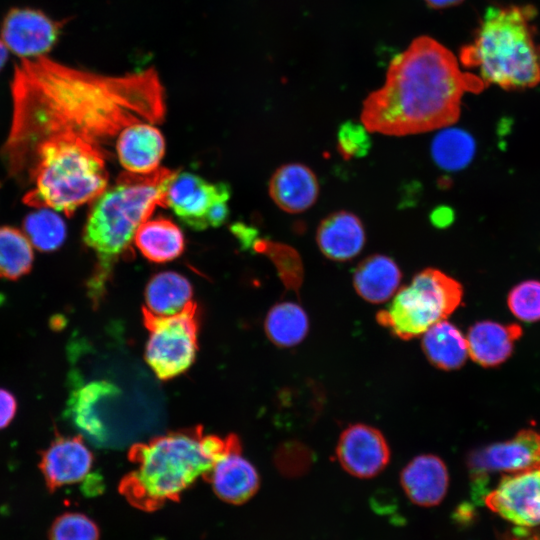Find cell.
<instances>
[{"mask_svg": "<svg viewBox=\"0 0 540 540\" xmlns=\"http://www.w3.org/2000/svg\"><path fill=\"white\" fill-rule=\"evenodd\" d=\"M400 483L406 496L423 507L438 505L445 497L449 474L445 463L436 455L413 458L401 471Z\"/></svg>", "mask_w": 540, "mask_h": 540, "instance_id": "16", "label": "cell"}, {"mask_svg": "<svg viewBox=\"0 0 540 540\" xmlns=\"http://www.w3.org/2000/svg\"><path fill=\"white\" fill-rule=\"evenodd\" d=\"M8 58V48L6 47L3 40L0 38V71L4 67Z\"/></svg>", "mask_w": 540, "mask_h": 540, "instance_id": "37", "label": "cell"}, {"mask_svg": "<svg viewBox=\"0 0 540 540\" xmlns=\"http://www.w3.org/2000/svg\"><path fill=\"white\" fill-rule=\"evenodd\" d=\"M144 325L149 331L145 360L162 380L185 372L197 353L198 307L193 301L182 312L156 316L142 309Z\"/></svg>", "mask_w": 540, "mask_h": 540, "instance_id": "8", "label": "cell"}, {"mask_svg": "<svg viewBox=\"0 0 540 540\" xmlns=\"http://www.w3.org/2000/svg\"><path fill=\"white\" fill-rule=\"evenodd\" d=\"M485 87L479 76L460 69L449 49L420 36L391 61L383 86L366 97L361 123L390 136L445 128L458 120L463 95Z\"/></svg>", "mask_w": 540, "mask_h": 540, "instance_id": "2", "label": "cell"}, {"mask_svg": "<svg viewBox=\"0 0 540 540\" xmlns=\"http://www.w3.org/2000/svg\"><path fill=\"white\" fill-rule=\"evenodd\" d=\"M255 248L267 253L272 259L284 285L298 292L302 283L303 270L297 253L287 246L267 241H258Z\"/></svg>", "mask_w": 540, "mask_h": 540, "instance_id": "31", "label": "cell"}, {"mask_svg": "<svg viewBox=\"0 0 540 540\" xmlns=\"http://www.w3.org/2000/svg\"><path fill=\"white\" fill-rule=\"evenodd\" d=\"M422 349L430 363L442 370L459 369L468 357L466 338L445 320L423 333Z\"/></svg>", "mask_w": 540, "mask_h": 540, "instance_id": "25", "label": "cell"}, {"mask_svg": "<svg viewBox=\"0 0 540 540\" xmlns=\"http://www.w3.org/2000/svg\"><path fill=\"white\" fill-rule=\"evenodd\" d=\"M520 325L501 324L485 320L470 327L467 336L468 355L483 367H495L512 354L515 342L521 337Z\"/></svg>", "mask_w": 540, "mask_h": 540, "instance_id": "20", "label": "cell"}, {"mask_svg": "<svg viewBox=\"0 0 540 540\" xmlns=\"http://www.w3.org/2000/svg\"><path fill=\"white\" fill-rule=\"evenodd\" d=\"M426 4L434 9H443L456 6L464 0H424Z\"/></svg>", "mask_w": 540, "mask_h": 540, "instance_id": "36", "label": "cell"}, {"mask_svg": "<svg viewBox=\"0 0 540 540\" xmlns=\"http://www.w3.org/2000/svg\"><path fill=\"white\" fill-rule=\"evenodd\" d=\"M62 23L40 10L13 8L1 26V39L8 50L22 59L44 56L56 44Z\"/></svg>", "mask_w": 540, "mask_h": 540, "instance_id": "12", "label": "cell"}, {"mask_svg": "<svg viewBox=\"0 0 540 540\" xmlns=\"http://www.w3.org/2000/svg\"><path fill=\"white\" fill-rule=\"evenodd\" d=\"M309 321L301 306L293 302L274 305L265 319V331L277 346L292 347L299 344L307 335Z\"/></svg>", "mask_w": 540, "mask_h": 540, "instance_id": "26", "label": "cell"}, {"mask_svg": "<svg viewBox=\"0 0 540 540\" xmlns=\"http://www.w3.org/2000/svg\"><path fill=\"white\" fill-rule=\"evenodd\" d=\"M227 183H210L202 177L178 171L169 181L165 193V208H170L179 220L194 230L207 227V216L211 208L222 199H229Z\"/></svg>", "mask_w": 540, "mask_h": 540, "instance_id": "11", "label": "cell"}, {"mask_svg": "<svg viewBox=\"0 0 540 540\" xmlns=\"http://www.w3.org/2000/svg\"><path fill=\"white\" fill-rule=\"evenodd\" d=\"M475 141L460 128H442L431 142V155L435 164L446 171L465 168L475 154Z\"/></svg>", "mask_w": 540, "mask_h": 540, "instance_id": "27", "label": "cell"}, {"mask_svg": "<svg viewBox=\"0 0 540 540\" xmlns=\"http://www.w3.org/2000/svg\"><path fill=\"white\" fill-rule=\"evenodd\" d=\"M226 447L227 437L204 435L201 426L134 444L128 458L137 468L121 480L119 491L140 509H158L168 500H178L185 489L211 469Z\"/></svg>", "mask_w": 540, "mask_h": 540, "instance_id": "4", "label": "cell"}, {"mask_svg": "<svg viewBox=\"0 0 540 540\" xmlns=\"http://www.w3.org/2000/svg\"><path fill=\"white\" fill-rule=\"evenodd\" d=\"M369 133L362 123H343L337 132V150L340 155L345 160L366 156L372 144Z\"/></svg>", "mask_w": 540, "mask_h": 540, "instance_id": "33", "label": "cell"}, {"mask_svg": "<svg viewBox=\"0 0 540 540\" xmlns=\"http://www.w3.org/2000/svg\"><path fill=\"white\" fill-rule=\"evenodd\" d=\"M462 285L435 268L417 273L395 294L391 304L376 314L377 322L394 336L410 340L446 320L461 304Z\"/></svg>", "mask_w": 540, "mask_h": 540, "instance_id": "7", "label": "cell"}, {"mask_svg": "<svg viewBox=\"0 0 540 540\" xmlns=\"http://www.w3.org/2000/svg\"><path fill=\"white\" fill-rule=\"evenodd\" d=\"M116 152L120 164L128 172L149 173L159 168L165 153V140L151 123H136L119 133Z\"/></svg>", "mask_w": 540, "mask_h": 540, "instance_id": "17", "label": "cell"}, {"mask_svg": "<svg viewBox=\"0 0 540 540\" xmlns=\"http://www.w3.org/2000/svg\"><path fill=\"white\" fill-rule=\"evenodd\" d=\"M98 525L87 515L65 512L57 516L48 531V540H99Z\"/></svg>", "mask_w": 540, "mask_h": 540, "instance_id": "30", "label": "cell"}, {"mask_svg": "<svg viewBox=\"0 0 540 540\" xmlns=\"http://www.w3.org/2000/svg\"><path fill=\"white\" fill-rule=\"evenodd\" d=\"M507 304L512 314L525 322L540 320V281L526 280L511 289Z\"/></svg>", "mask_w": 540, "mask_h": 540, "instance_id": "32", "label": "cell"}, {"mask_svg": "<svg viewBox=\"0 0 540 540\" xmlns=\"http://www.w3.org/2000/svg\"><path fill=\"white\" fill-rule=\"evenodd\" d=\"M430 218L434 226L445 228L453 222L454 213L449 207L441 206L431 213Z\"/></svg>", "mask_w": 540, "mask_h": 540, "instance_id": "35", "label": "cell"}, {"mask_svg": "<svg viewBox=\"0 0 540 540\" xmlns=\"http://www.w3.org/2000/svg\"><path fill=\"white\" fill-rule=\"evenodd\" d=\"M17 407L15 395L9 390L0 387V430L6 428L13 421Z\"/></svg>", "mask_w": 540, "mask_h": 540, "instance_id": "34", "label": "cell"}, {"mask_svg": "<svg viewBox=\"0 0 540 540\" xmlns=\"http://www.w3.org/2000/svg\"><path fill=\"white\" fill-rule=\"evenodd\" d=\"M336 456L346 472L366 479L384 470L390 460V450L378 429L365 424H354L341 433Z\"/></svg>", "mask_w": 540, "mask_h": 540, "instance_id": "15", "label": "cell"}, {"mask_svg": "<svg viewBox=\"0 0 540 540\" xmlns=\"http://www.w3.org/2000/svg\"><path fill=\"white\" fill-rule=\"evenodd\" d=\"M366 241L361 220L349 211H337L325 217L316 231L321 253L330 260L343 262L356 257Z\"/></svg>", "mask_w": 540, "mask_h": 540, "instance_id": "19", "label": "cell"}, {"mask_svg": "<svg viewBox=\"0 0 540 540\" xmlns=\"http://www.w3.org/2000/svg\"><path fill=\"white\" fill-rule=\"evenodd\" d=\"M176 172L164 167L149 173L123 172L94 200L83 229V241L97 257L87 284L94 306L104 295L114 265L128 254L138 227L157 206L165 208L166 189Z\"/></svg>", "mask_w": 540, "mask_h": 540, "instance_id": "3", "label": "cell"}, {"mask_svg": "<svg viewBox=\"0 0 540 540\" xmlns=\"http://www.w3.org/2000/svg\"><path fill=\"white\" fill-rule=\"evenodd\" d=\"M192 285L186 277L165 271L155 274L145 289L146 310L156 316H172L182 312L191 302Z\"/></svg>", "mask_w": 540, "mask_h": 540, "instance_id": "24", "label": "cell"}, {"mask_svg": "<svg viewBox=\"0 0 540 540\" xmlns=\"http://www.w3.org/2000/svg\"><path fill=\"white\" fill-rule=\"evenodd\" d=\"M24 220V231L32 246L51 251L61 246L66 236L63 219L49 208H38Z\"/></svg>", "mask_w": 540, "mask_h": 540, "instance_id": "29", "label": "cell"}, {"mask_svg": "<svg viewBox=\"0 0 540 540\" xmlns=\"http://www.w3.org/2000/svg\"><path fill=\"white\" fill-rule=\"evenodd\" d=\"M269 194L274 203L288 213H301L309 209L319 195V182L315 173L301 163H288L279 167L269 182Z\"/></svg>", "mask_w": 540, "mask_h": 540, "instance_id": "18", "label": "cell"}, {"mask_svg": "<svg viewBox=\"0 0 540 540\" xmlns=\"http://www.w3.org/2000/svg\"><path fill=\"white\" fill-rule=\"evenodd\" d=\"M107 152L75 137H53L35 150L23 198L26 205L49 208L67 216L95 200L107 188Z\"/></svg>", "mask_w": 540, "mask_h": 540, "instance_id": "6", "label": "cell"}, {"mask_svg": "<svg viewBox=\"0 0 540 540\" xmlns=\"http://www.w3.org/2000/svg\"><path fill=\"white\" fill-rule=\"evenodd\" d=\"M486 506L503 519L523 527L540 525V464L503 475L484 496Z\"/></svg>", "mask_w": 540, "mask_h": 540, "instance_id": "10", "label": "cell"}, {"mask_svg": "<svg viewBox=\"0 0 540 540\" xmlns=\"http://www.w3.org/2000/svg\"><path fill=\"white\" fill-rule=\"evenodd\" d=\"M11 96L12 121L1 154L9 175L22 182L47 139L75 137L104 149L125 127L160 123L165 115L153 71L108 77L45 56L15 65Z\"/></svg>", "mask_w": 540, "mask_h": 540, "instance_id": "1", "label": "cell"}, {"mask_svg": "<svg viewBox=\"0 0 540 540\" xmlns=\"http://www.w3.org/2000/svg\"><path fill=\"white\" fill-rule=\"evenodd\" d=\"M119 388L107 380H95L72 392L69 409L75 425L90 440L103 444L107 430L100 419L98 408L105 398L117 395Z\"/></svg>", "mask_w": 540, "mask_h": 540, "instance_id": "22", "label": "cell"}, {"mask_svg": "<svg viewBox=\"0 0 540 540\" xmlns=\"http://www.w3.org/2000/svg\"><path fill=\"white\" fill-rule=\"evenodd\" d=\"M540 464V433L523 429L513 438L471 451L467 457L473 492L483 495L492 473L519 472Z\"/></svg>", "mask_w": 540, "mask_h": 540, "instance_id": "9", "label": "cell"}, {"mask_svg": "<svg viewBox=\"0 0 540 540\" xmlns=\"http://www.w3.org/2000/svg\"><path fill=\"white\" fill-rule=\"evenodd\" d=\"M401 279L402 272L392 258L374 254L363 259L356 267L353 286L364 300L379 304L396 293Z\"/></svg>", "mask_w": 540, "mask_h": 540, "instance_id": "21", "label": "cell"}, {"mask_svg": "<svg viewBox=\"0 0 540 540\" xmlns=\"http://www.w3.org/2000/svg\"><path fill=\"white\" fill-rule=\"evenodd\" d=\"M39 455L38 466L50 493L82 481L89 474L94 461L82 435L67 436L57 430L48 447L39 451Z\"/></svg>", "mask_w": 540, "mask_h": 540, "instance_id": "13", "label": "cell"}, {"mask_svg": "<svg viewBox=\"0 0 540 540\" xmlns=\"http://www.w3.org/2000/svg\"><path fill=\"white\" fill-rule=\"evenodd\" d=\"M224 502L240 505L257 492L260 479L254 466L241 455V445L234 434L227 436L226 449L203 476Z\"/></svg>", "mask_w": 540, "mask_h": 540, "instance_id": "14", "label": "cell"}, {"mask_svg": "<svg viewBox=\"0 0 540 540\" xmlns=\"http://www.w3.org/2000/svg\"><path fill=\"white\" fill-rule=\"evenodd\" d=\"M133 240L141 254L155 263L174 260L185 249L181 229L165 217L144 221L138 227Z\"/></svg>", "mask_w": 540, "mask_h": 540, "instance_id": "23", "label": "cell"}, {"mask_svg": "<svg viewBox=\"0 0 540 540\" xmlns=\"http://www.w3.org/2000/svg\"><path fill=\"white\" fill-rule=\"evenodd\" d=\"M531 4L486 9L473 42L459 53L462 65L476 68L486 86L523 90L540 83V43Z\"/></svg>", "mask_w": 540, "mask_h": 540, "instance_id": "5", "label": "cell"}, {"mask_svg": "<svg viewBox=\"0 0 540 540\" xmlns=\"http://www.w3.org/2000/svg\"><path fill=\"white\" fill-rule=\"evenodd\" d=\"M33 246L25 233L0 226V278L16 280L27 274L33 264Z\"/></svg>", "mask_w": 540, "mask_h": 540, "instance_id": "28", "label": "cell"}]
</instances>
